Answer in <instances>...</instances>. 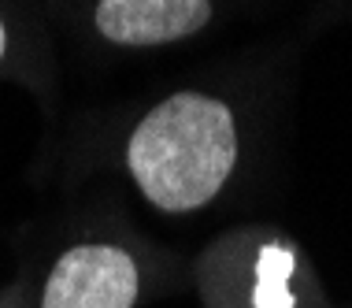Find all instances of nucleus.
<instances>
[{"label": "nucleus", "mask_w": 352, "mask_h": 308, "mask_svg": "<svg viewBox=\"0 0 352 308\" xmlns=\"http://www.w3.org/2000/svg\"><path fill=\"white\" fill-rule=\"evenodd\" d=\"M237 160L234 115L204 93H175L138 123L126 145L130 175L164 212L208 205Z\"/></svg>", "instance_id": "nucleus-1"}, {"label": "nucleus", "mask_w": 352, "mask_h": 308, "mask_svg": "<svg viewBox=\"0 0 352 308\" xmlns=\"http://www.w3.org/2000/svg\"><path fill=\"white\" fill-rule=\"evenodd\" d=\"M138 267L116 245H78L60 256L41 308H134Z\"/></svg>", "instance_id": "nucleus-2"}, {"label": "nucleus", "mask_w": 352, "mask_h": 308, "mask_svg": "<svg viewBox=\"0 0 352 308\" xmlns=\"http://www.w3.org/2000/svg\"><path fill=\"white\" fill-rule=\"evenodd\" d=\"M212 19V0H100L97 26L119 45H167L197 34Z\"/></svg>", "instance_id": "nucleus-3"}, {"label": "nucleus", "mask_w": 352, "mask_h": 308, "mask_svg": "<svg viewBox=\"0 0 352 308\" xmlns=\"http://www.w3.org/2000/svg\"><path fill=\"white\" fill-rule=\"evenodd\" d=\"M297 267V256L285 245H263L256 260V290H252V308H293L289 294V275Z\"/></svg>", "instance_id": "nucleus-4"}, {"label": "nucleus", "mask_w": 352, "mask_h": 308, "mask_svg": "<svg viewBox=\"0 0 352 308\" xmlns=\"http://www.w3.org/2000/svg\"><path fill=\"white\" fill-rule=\"evenodd\" d=\"M4 49H8V34H4V26H0V56H4Z\"/></svg>", "instance_id": "nucleus-5"}]
</instances>
